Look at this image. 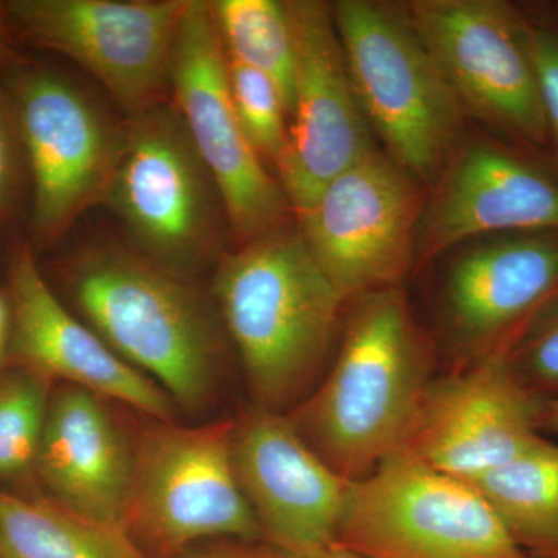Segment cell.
Masks as SVG:
<instances>
[{"label": "cell", "mask_w": 558, "mask_h": 558, "mask_svg": "<svg viewBox=\"0 0 558 558\" xmlns=\"http://www.w3.org/2000/svg\"><path fill=\"white\" fill-rule=\"evenodd\" d=\"M189 0H11L7 21L35 46L75 61L126 117L165 101Z\"/></svg>", "instance_id": "cell-12"}, {"label": "cell", "mask_w": 558, "mask_h": 558, "mask_svg": "<svg viewBox=\"0 0 558 558\" xmlns=\"http://www.w3.org/2000/svg\"><path fill=\"white\" fill-rule=\"evenodd\" d=\"M425 201L422 183L376 148L337 175L296 219L311 255L352 301L399 288L416 266Z\"/></svg>", "instance_id": "cell-10"}, {"label": "cell", "mask_w": 558, "mask_h": 558, "mask_svg": "<svg viewBox=\"0 0 558 558\" xmlns=\"http://www.w3.org/2000/svg\"><path fill=\"white\" fill-rule=\"evenodd\" d=\"M553 558H558V553L556 554V556H554Z\"/></svg>", "instance_id": "cell-32"}, {"label": "cell", "mask_w": 558, "mask_h": 558, "mask_svg": "<svg viewBox=\"0 0 558 558\" xmlns=\"http://www.w3.org/2000/svg\"><path fill=\"white\" fill-rule=\"evenodd\" d=\"M50 380L27 368L0 374V481L36 473Z\"/></svg>", "instance_id": "cell-23"}, {"label": "cell", "mask_w": 558, "mask_h": 558, "mask_svg": "<svg viewBox=\"0 0 558 558\" xmlns=\"http://www.w3.org/2000/svg\"><path fill=\"white\" fill-rule=\"evenodd\" d=\"M233 462L264 542L290 550L337 543L349 483L319 458L288 414L255 409L236 422Z\"/></svg>", "instance_id": "cell-17"}, {"label": "cell", "mask_w": 558, "mask_h": 558, "mask_svg": "<svg viewBox=\"0 0 558 558\" xmlns=\"http://www.w3.org/2000/svg\"><path fill=\"white\" fill-rule=\"evenodd\" d=\"M7 337H0V355H2L3 344H5Z\"/></svg>", "instance_id": "cell-31"}, {"label": "cell", "mask_w": 558, "mask_h": 558, "mask_svg": "<svg viewBox=\"0 0 558 558\" xmlns=\"http://www.w3.org/2000/svg\"><path fill=\"white\" fill-rule=\"evenodd\" d=\"M510 365L535 395L558 399V301L508 355Z\"/></svg>", "instance_id": "cell-25"}, {"label": "cell", "mask_w": 558, "mask_h": 558, "mask_svg": "<svg viewBox=\"0 0 558 558\" xmlns=\"http://www.w3.org/2000/svg\"><path fill=\"white\" fill-rule=\"evenodd\" d=\"M7 90L32 174L33 238L49 244L101 202L123 145L124 121L51 70L21 69Z\"/></svg>", "instance_id": "cell-11"}, {"label": "cell", "mask_w": 558, "mask_h": 558, "mask_svg": "<svg viewBox=\"0 0 558 558\" xmlns=\"http://www.w3.org/2000/svg\"><path fill=\"white\" fill-rule=\"evenodd\" d=\"M543 405L508 355L484 359L436 377L400 450L457 478H473L543 435Z\"/></svg>", "instance_id": "cell-16"}, {"label": "cell", "mask_w": 558, "mask_h": 558, "mask_svg": "<svg viewBox=\"0 0 558 558\" xmlns=\"http://www.w3.org/2000/svg\"><path fill=\"white\" fill-rule=\"evenodd\" d=\"M435 343L399 288L349 301L330 366L290 414L312 449L349 484L402 449L436 379Z\"/></svg>", "instance_id": "cell-1"}, {"label": "cell", "mask_w": 558, "mask_h": 558, "mask_svg": "<svg viewBox=\"0 0 558 558\" xmlns=\"http://www.w3.org/2000/svg\"><path fill=\"white\" fill-rule=\"evenodd\" d=\"M407 10L465 117L532 156L549 150L531 21L499 0H414Z\"/></svg>", "instance_id": "cell-8"}, {"label": "cell", "mask_w": 558, "mask_h": 558, "mask_svg": "<svg viewBox=\"0 0 558 558\" xmlns=\"http://www.w3.org/2000/svg\"><path fill=\"white\" fill-rule=\"evenodd\" d=\"M295 76L288 148L277 167L295 218L377 146L349 73L330 3L288 0Z\"/></svg>", "instance_id": "cell-13"}, {"label": "cell", "mask_w": 558, "mask_h": 558, "mask_svg": "<svg viewBox=\"0 0 558 558\" xmlns=\"http://www.w3.org/2000/svg\"><path fill=\"white\" fill-rule=\"evenodd\" d=\"M69 284L84 322L172 402L197 409L208 399L222 344L189 279L137 252L101 247L81 253Z\"/></svg>", "instance_id": "cell-3"}, {"label": "cell", "mask_w": 558, "mask_h": 558, "mask_svg": "<svg viewBox=\"0 0 558 558\" xmlns=\"http://www.w3.org/2000/svg\"><path fill=\"white\" fill-rule=\"evenodd\" d=\"M0 558H150L124 531L0 490Z\"/></svg>", "instance_id": "cell-21"}, {"label": "cell", "mask_w": 558, "mask_h": 558, "mask_svg": "<svg viewBox=\"0 0 558 558\" xmlns=\"http://www.w3.org/2000/svg\"><path fill=\"white\" fill-rule=\"evenodd\" d=\"M558 231V171L513 145H459L425 201L416 266L468 241Z\"/></svg>", "instance_id": "cell-15"}, {"label": "cell", "mask_w": 558, "mask_h": 558, "mask_svg": "<svg viewBox=\"0 0 558 558\" xmlns=\"http://www.w3.org/2000/svg\"><path fill=\"white\" fill-rule=\"evenodd\" d=\"M539 428L543 435L549 433L558 436V399L545 400L542 417H539Z\"/></svg>", "instance_id": "cell-29"}, {"label": "cell", "mask_w": 558, "mask_h": 558, "mask_svg": "<svg viewBox=\"0 0 558 558\" xmlns=\"http://www.w3.org/2000/svg\"><path fill=\"white\" fill-rule=\"evenodd\" d=\"M229 83L242 130L259 156L278 167L288 148L289 126L286 124L288 112L277 84L259 70L230 58Z\"/></svg>", "instance_id": "cell-24"}, {"label": "cell", "mask_w": 558, "mask_h": 558, "mask_svg": "<svg viewBox=\"0 0 558 558\" xmlns=\"http://www.w3.org/2000/svg\"><path fill=\"white\" fill-rule=\"evenodd\" d=\"M236 422L178 427L159 422L134 449L126 532L150 558L207 538L263 539L233 462Z\"/></svg>", "instance_id": "cell-7"}, {"label": "cell", "mask_w": 558, "mask_h": 558, "mask_svg": "<svg viewBox=\"0 0 558 558\" xmlns=\"http://www.w3.org/2000/svg\"><path fill=\"white\" fill-rule=\"evenodd\" d=\"M558 301V231L495 234L451 258L440 292L451 368L509 355Z\"/></svg>", "instance_id": "cell-14"}, {"label": "cell", "mask_w": 558, "mask_h": 558, "mask_svg": "<svg viewBox=\"0 0 558 558\" xmlns=\"http://www.w3.org/2000/svg\"><path fill=\"white\" fill-rule=\"evenodd\" d=\"M209 10L227 57L269 76L281 92L289 119L295 54L286 2L215 0L209 2Z\"/></svg>", "instance_id": "cell-22"}, {"label": "cell", "mask_w": 558, "mask_h": 558, "mask_svg": "<svg viewBox=\"0 0 558 558\" xmlns=\"http://www.w3.org/2000/svg\"><path fill=\"white\" fill-rule=\"evenodd\" d=\"M513 542L537 558L558 553V442L539 436L509 461L465 480Z\"/></svg>", "instance_id": "cell-20"}, {"label": "cell", "mask_w": 558, "mask_h": 558, "mask_svg": "<svg viewBox=\"0 0 558 558\" xmlns=\"http://www.w3.org/2000/svg\"><path fill=\"white\" fill-rule=\"evenodd\" d=\"M101 204L138 255L179 277L218 266L227 255L231 229L218 186L170 102L126 117Z\"/></svg>", "instance_id": "cell-5"}, {"label": "cell", "mask_w": 558, "mask_h": 558, "mask_svg": "<svg viewBox=\"0 0 558 558\" xmlns=\"http://www.w3.org/2000/svg\"><path fill=\"white\" fill-rule=\"evenodd\" d=\"M531 44L548 123L549 150L558 171V31L531 22Z\"/></svg>", "instance_id": "cell-26"}, {"label": "cell", "mask_w": 558, "mask_h": 558, "mask_svg": "<svg viewBox=\"0 0 558 558\" xmlns=\"http://www.w3.org/2000/svg\"><path fill=\"white\" fill-rule=\"evenodd\" d=\"M215 299L256 409H295L336 352L349 304L311 255L299 226L227 253L216 269Z\"/></svg>", "instance_id": "cell-2"}, {"label": "cell", "mask_w": 558, "mask_h": 558, "mask_svg": "<svg viewBox=\"0 0 558 558\" xmlns=\"http://www.w3.org/2000/svg\"><path fill=\"white\" fill-rule=\"evenodd\" d=\"M22 149L16 109L7 87L0 86V215L10 208L20 185Z\"/></svg>", "instance_id": "cell-27"}, {"label": "cell", "mask_w": 558, "mask_h": 558, "mask_svg": "<svg viewBox=\"0 0 558 558\" xmlns=\"http://www.w3.org/2000/svg\"><path fill=\"white\" fill-rule=\"evenodd\" d=\"M174 108L218 186L236 247L289 226L292 215L279 180L253 148L231 100L229 58L209 2L189 0L170 72Z\"/></svg>", "instance_id": "cell-9"}, {"label": "cell", "mask_w": 558, "mask_h": 558, "mask_svg": "<svg viewBox=\"0 0 558 558\" xmlns=\"http://www.w3.org/2000/svg\"><path fill=\"white\" fill-rule=\"evenodd\" d=\"M132 472L134 449L101 398L72 385L51 395L36 475L54 502L126 532Z\"/></svg>", "instance_id": "cell-19"}, {"label": "cell", "mask_w": 558, "mask_h": 558, "mask_svg": "<svg viewBox=\"0 0 558 558\" xmlns=\"http://www.w3.org/2000/svg\"><path fill=\"white\" fill-rule=\"evenodd\" d=\"M10 57L9 21L0 7V64Z\"/></svg>", "instance_id": "cell-30"}, {"label": "cell", "mask_w": 558, "mask_h": 558, "mask_svg": "<svg viewBox=\"0 0 558 558\" xmlns=\"http://www.w3.org/2000/svg\"><path fill=\"white\" fill-rule=\"evenodd\" d=\"M337 543L355 558H537L468 481L407 450L349 484Z\"/></svg>", "instance_id": "cell-6"}, {"label": "cell", "mask_w": 558, "mask_h": 558, "mask_svg": "<svg viewBox=\"0 0 558 558\" xmlns=\"http://www.w3.org/2000/svg\"><path fill=\"white\" fill-rule=\"evenodd\" d=\"M355 94L387 154L422 185H435L465 116L407 7L377 0L330 3Z\"/></svg>", "instance_id": "cell-4"}, {"label": "cell", "mask_w": 558, "mask_h": 558, "mask_svg": "<svg viewBox=\"0 0 558 558\" xmlns=\"http://www.w3.org/2000/svg\"><path fill=\"white\" fill-rule=\"evenodd\" d=\"M186 558H355L339 543L326 546V548L311 550H290L279 548L264 539L256 542H222L218 545L191 554Z\"/></svg>", "instance_id": "cell-28"}, {"label": "cell", "mask_w": 558, "mask_h": 558, "mask_svg": "<svg viewBox=\"0 0 558 558\" xmlns=\"http://www.w3.org/2000/svg\"><path fill=\"white\" fill-rule=\"evenodd\" d=\"M10 341L22 368L126 403L159 422H171L174 402L170 396L62 306L27 245L17 248L11 260Z\"/></svg>", "instance_id": "cell-18"}]
</instances>
